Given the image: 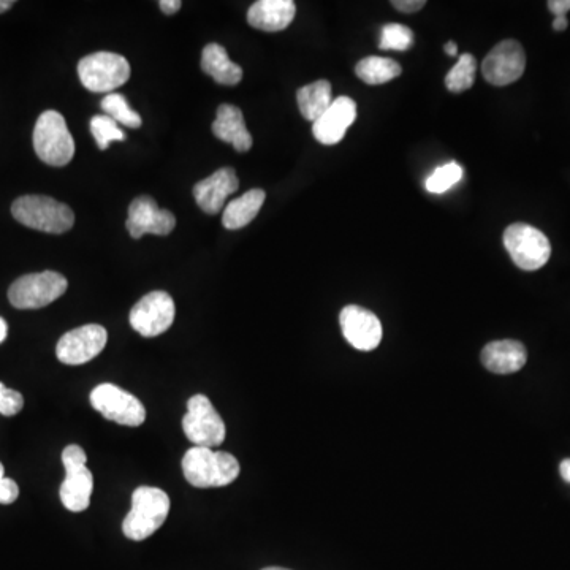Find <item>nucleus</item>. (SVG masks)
<instances>
[{
    "mask_svg": "<svg viewBox=\"0 0 570 570\" xmlns=\"http://www.w3.org/2000/svg\"><path fill=\"white\" fill-rule=\"evenodd\" d=\"M403 69L398 62L388 57L369 56L361 59L355 73L366 84H385L401 75Z\"/></svg>",
    "mask_w": 570,
    "mask_h": 570,
    "instance_id": "nucleus-24",
    "label": "nucleus"
},
{
    "mask_svg": "<svg viewBox=\"0 0 570 570\" xmlns=\"http://www.w3.org/2000/svg\"><path fill=\"white\" fill-rule=\"evenodd\" d=\"M526 69V54L517 40L494 46L482 62L483 78L493 86H507L520 80Z\"/></svg>",
    "mask_w": 570,
    "mask_h": 570,
    "instance_id": "nucleus-13",
    "label": "nucleus"
},
{
    "mask_svg": "<svg viewBox=\"0 0 570 570\" xmlns=\"http://www.w3.org/2000/svg\"><path fill=\"white\" fill-rule=\"evenodd\" d=\"M8 327L4 319H0V342H4L7 338Z\"/></svg>",
    "mask_w": 570,
    "mask_h": 570,
    "instance_id": "nucleus-38",
    "label": "nucleus"
},
{
    "mask_svg": "<svg viewBox=\"0 0 570 570\" xmlns=\"http://www.w3.org/2000/svg\"><path fill=\"white\" fill-rule=\"evenodd\" d=\"M297 102L301 116L308 121L316 122L333 103L331 84L327 80H319L303 86L298 89Z\"/></svg>",
    "mask_w": 570,
    "mask_h": 570,
    "instance_id": "nucleus-23",
    "label": "nucleus"
},
{
    "mask_svg": "<svg viewBox=\"0 0 570 570\" xmlns=\"http://www.w3.org/2000/svg\"><path fill=\"white\" fill-rule=\"evenodd\" d=\"M92 137L97 141V146L102 151L110 146L111 141L126 140V133L119 129V124L113 119L108 118L107 114L103 116H94L91 119Z\"/></svg>",
    "mask_w": 570,
    "mask_h": 570,
    "instance_id": "nucleus-28",
    "label": "nucleus"
},
{
    "mask_svg": "<svg viewBox=\"0 0 570 570\" xmlns=\"http://www.w3.org/2000/svg\"><path fill=\"white\" fill-rule=\"evenodd\" d=\"M567 27H569L567 16H556L555 21H553V29L556 32H563L566 31Z\"/></svg>",
    "mask_w": 570,
    "mask_h": 570,
    "instance_id": "nucleus-35",
    "label": "nucleus"
},
{
    "mask_svg": "<svg viewBox=\"0 0 570 570\" xmlns=\"http://www.w3.org/2000/svg\"><path fill=\"white\" fill-rule=\"evenodd\" d=\"M393 7L401 13H415L425 7V0H393Z\"/></svg>",
    "mask_w": 570,
    "mask_h": 570,
    "instance_id": "nucleus-32",
    "label": "nucleus"
},
{
    "mask_svg": "<svg viewBox=\"0 0 570 570\" xmlns=\"http://www.w3.org/2000/svg\"><path fill=\"white\" fill-rule=\"evenodd\" d=\"M168 513L170 498L164 490L154 487L137 488L132 494V509L122 521V532L127 539L141 542L164 525Z\"/></svg>",
    "mask_w": 570,
    "mask_h": 570,
    "instance_id": "nucleus-2",
    "label": "nucleus"
},
{
    "mask_svg": "<svg viewBox=\"0 0 570 570\" xmlns=\"http://www.w3.org/2000/svg\"><path fill=\"white\" fill-rule=\"evenodd\" d=\"M463 178V170L456 162L437 168L430 178L426 179V190L431 194H444L450 187L460 183Z\"/></svg>",
    "mask_w": 570,
    "mask_h": 570,
    "instance_id": "nucleus-29",
    "label": "nucleus"
},
{
    "mask_svg": "<svg viewBox=\"0 0 570 570\" xmlns=\"http://www.w3.org/2000/svg\"><path fill=\"white\" fill-rule=\"evenodd\" d=\"M297 13L293 0H259L247 12V23L263 32L284 31Z\"/></svg>",
    "mask_w": 570,
    "mask_h": 570,
    "instance_id": "nucleus-19",
    "label": "nucleus"
},
{
    "mask_svg": "<svg viewBox=\"0 0 570 570\" xmlns=\"http://www.w3.org/2000/svg\"><path fill=\"white\" fill-rule=\"evenodd\" d=\"M504 246L520 270H540L550 260V240L536 227L523 222L506 228Z\"/></svg>",
    "mask_w": 570,
    "mask_h": 570,
    "instance_id": "nucleus-8",
    "label": "nucleus"
},
{
    "mask_svg": "<svg viewBox=\"0 0 570 570\" xmlns=\"http://www.w3.org/2000/svg\"><path fill=\"white\" fill-rule=\"evenodd\" d=\"M548 10L555 16H566L570 12V0H550Z\"/></svg>",
    "mask_w": 570,
    "mask_h": 570,
    "instance_id": "nucleus-33",
    "label": "nucleus"
},
{
    "mask_svg": "<svg viewBox=\"0 0 570 570\" xmlns=\"http://www.w3.org/2000/svg\"><path fill=\"white\" fill-rule=\"evenodd\" d=\"M4 464L0 463V479H4Z\"/></svg>",
    "mask_w": 570,
    "mask_h": 570,
    "instance_id": "nucleus-40",
    "label": "nucleus"
},
{
    "mask_svg": "<svg viewBox=\"0 0 570 570\" xmlns=\"http://www.w3.org/2000/svg\"><path fill=\"white\" fill-rule=\"evenodd\" d=\"M24 407V398L21 393L5 387L0 382V414L5 417H13Z\"/></svg>",
    "mask_w": 570,
    "mask_h": 570,
    "instance_id": "nucleus-30",
    "label": "nucleus"
},
{
    "mask_svg": "<svg viewBox=\"0 0 570 570\" xmlns=\"http://www.w3.org/2000/svg\"><path fill=\"white\" fill-rule=\"evenodd\" d=\"M202 70L216 83L235 86L243 80V69L230 61L224 46L209 43L202 53Z\"/></svg>",
    "mask_w": 570,
    "mask_h": 570,
    "instance_id": "nucleus-21",
    "label": "nucleus"
},
{
    "mask_svg": "<svg viewBox=\"0 0 570 570\" xmlns=\"http://www.w3.org/2000/svg\"><path fill=\"white\" fill-rule=\"evenodd\" d=\"M175 301L167 292L156 290L141 298L130 311V325L145 338H156L173 325Z\"/></svg>",
    "mask_w": 570,
    "mask_h": 570,
    "instance_id": "nucleus-11",
    "label": "nucleus"
},
{
    "mask_svg": "<svg viewBox=\"0 0 570 570\" xmlns=\"http://www.w3.org/2000/svg\"><path fill=\"white\" fill-rule=\"evenodd\" d=\"M183 472L192 487L219 488L235 482L240 477L241 466L230 453L192 447L184 455Z\"/></svg>",
    "mask_w": 570,
    "mask_h": 570,
    "instance_id": "nucleus-1",
    "label": "nucleus"
},
{
    "mask_svg": "<svg viewBox=\"0 0 570 570\" xmlns=\"http://www.w3.org/2000/svg\"><path fill=\"white\" fill-rule=\"evenodd\" d=\"M69 282L56 271L32 273L16 279L8 289V300L16 309H40L64 295Z\"/></svg>",
    "mask_w": 570,
    "mask_h": 570,
    "instance_id": "nucleus-7",
    "label": "nucleus"
},
{
    "mask_svg": "<svg viewBox=\"0 0 570 570\" xmlns=\"http://www.w3.org/2000/svg\"><path fill=\"white\" fill-rule=\"evenodd\" d=\"M444 50L445 53L453 57L456 56V53H458V46H456V43L453 42L445 43Z\"/></svg>",
    "mask_w": 570,
    "mask_h": 570,
    "instance_id": "nucleus-37",
    "label": "nucleus"
},
{
    "mask_svg": "<svg viewBox=\"0 0 570 570\" xmlns=\"http://www.w3.org/2000/svg\"><path fill=\"white\" fill-rule=\"evenodd\" d=\"M214 137L225 143H232L238 152H247L252 148V135L246 127L243 111L235 105H221L213 122Z\"/></svg>",
    "mask_w": 570,
    "mask_h": 570,
    "instance_id": "nucleus-20",
    "label": "nucleus"
},
{
    "mask_svg": "<svg viewBox=\"0 0 570 570\" xmlns=\"http://www.w3.org/2000/svg\"><path fill=\"white\" fill-rule=\"evenodd\" d=\"M181 0H162L159 2V7L165 15H175L181 10Z\"/></svg>",
    "mask_w": 570,
    "mask_h": 570,
    "instance_id": "nucleus-34",
    "label": "nucleus"
},
{
    "mask_svg": "<svg viewBox=\"0 0 570 570\" xmlns=\"http://www.w3.org/2000/svg\"><path fill=\"white\" fill-rule=\"evenodd\" d=\"M34 149L38 159L51 167H64L75 156V140L61 113L45 111L35 122Z\"/></svg>",
    "mask_w": 570,
    "mask_h": 570,
    "instance_id": "nucleus-4",
    "label": "nucleus"
},
{
    "mask_svg": "<svg viewBox=\"0 0 570 570\" xmlns=\"http://www.w3.org/2000/svg\"><path fill=\"white\" fill-rule=\"evenodd\" d=\"M13 5H15L13 0H0V13L8 12Z\"/></svg>",
    "mask_w": 570,
    "mask_h": 570,
    "instance_id": "nucleus-39",
    "label": "nucleus"
},
{
    "mask_svg": "<svg viewBox=\"0 0 570 570\" xmlns=\"http://www.w3.org/2000/svg\"><path fill=\"white\" fill-rule=\"evenodd\" d=\"M477 61L472 54H463L455 67L445 76V86L453 94L468 91L474 86Z\"/></svg>",
    "mask_w": 570,
    "mask_h": 570,
    "instance_id": "nucleus-26",
    "label": "nucleus"
},
{
    "mask_svg": "<svg viewBox=\"0 0 570 570\" xmlns=\"http://www.w3.org/2000/svg\"><path fill=\"white\" fill-rule=\"evenodd\" d=\"M12 214L19 224L54 235L69 232L75 224V214L69 205L45 195H24L16 198L12 205Z\"/></svg>",
    "mask_w": 570,
    "mask_h": 570,
    "instance_id": "nucleus-3",
    "label": "nucleus"
},
{
    "mask_svg": "<svg viewBox=\"0 0 570 570\" xmlns=\"http://www.w3.org/2000/svg\"><path fill=\"white\" fill-rule=\"evenodd\" d=\"M414 45V32L403 24H387L380 31L379 46L382 50L407 51Z\"/></svg>",
    "mask_w": 570,
    "mask_h": 570,
    "instance_id": "nucleus-27",
    "label": "nucleus"
},
{
    "mask_svg": "<svg viewBox=\"0 0 570 570\" xmlns=\"http://www.w3.org/2000/svg\"><path fill=\"white\" fill-rule=\"evenodd\" d=\"M126 225L133 240H140L146 233L167 236L176 227V217L167 209H160L154 198L143 195L130 203Z\"/></svg>",
    "mask_w": 570,
    "mask_h": 570,
    "instance_id": "nucleus-15",
    "label": "nucleus"
},
{
    "mask_svg": "<svg viewBox=\"0 0 570 570\" xmlns=\"http://www.w3.org/2000/svg\"><path fill=\"white\" fill-rule=\"evenodd\" d=\"M559 472H561V477H563L566 482L570 483V458L569 460H564L559 466Z\"/></svg>",
    "mask_w": 570,
    "mask_h": 570,
    "instance_id": "nucleus-36",
    "label": "nucleus"
},
{
    "mask_svg": "<svg viewBox=\"0 0 570 570\" xmlns=\"http://www.w3.org/2000/svg\"><path fill=\"white\" fill-rule=\"evenodd\" d=\"M86 461L88 456L80 445H69L62 452L65 480L62 482L59 496L65 509L70 512H83L91 504L94 477L86 466Z\"/></svg>",
    "mask_w": 570,
    "mask_h": 570,
    "instance_id": "nucleus-6",
    "label": "nucleus"
},
{
    "mask_svg": "<svg viewBox=\"0 0 570 570\" xmlns=\"http://www.w3.org/2000/svg\"><path fill=\"white\" fill-rule=\"evenodd\" d=\"M483 366L494 374H513L526 365L528 352L520 341L502 339L483 347L480 355Z\"/></svg>",
    "mask_w": 570,
    "mask_h": 570,
    "instance_id": "nucleus-18",
    "label": "nucleus"
},
{
    "mask_svg": "<svg viewBox=\"0 0 570 570\" xmlns=\"http://www.w3.org/2000/svg\"><path fill=\"white\" fill-rule=\"evenodd\" d=\"M357 119V103L346 95L333 100L331 107L312 124V133L319 143L333 146L346 137L347 129Z\"/></svg>",
    "mask_w": 570,
    "mask_h": 570,
    "instance_id": "nucleus-16",
    "label": "nucleus"
},
{
    "mask_svg": "<svg viewBox=\"0 0 570 570\" xmlns=\"http://www.w3.org/2000/svg\"><path fill=\"white\" fill-rule=\"evenodd\" d=\"M240 187V179L233 168H221L213 175L195 184L194 197L197 205L206 214L221 213L230 195Z\"/></svg>",
    "mask_w": 570,
    "mask_h": 570,
    "instance_id": "nucleus-17",
    "label": "nucleus"
},
{
    "mask_svg": "<svg viewBox=\"0 0 570 570\" xmlns=\"http://www.w3.org/2000/svg\"><path fill=\"white\" fill-rule=\"evenodd\" d=\"M265 190L252 189L240 198L228 203L222 214V224L228 230H240L254 221L263 203H265Z\"/></svg>",
    "mask_w": 570,
    "mask_h": 570,
    "instance_id": "nucleus-22",
    "label": "nucleus"
},
{
    "mask_svg": "<svg viewBox=\"0 0 570 570\" xmlns=\"http://www.w3.org/2000/svg\"><path fill=\"white\" fill-rule=\"evenodd\" d=\"M103 113L107 114L108 118L122 124V126L130 127V129H138L141 127V116L137 111L130 108L129 102L126 97L118 92H111V94L103 97L100 103Z\"/></svg>",
    "mask_w": 570,
    "mask_h": 570,
    "instance_id": "nucleus-25",
    "label": "nucleus"
},
{
    "mask_svg": "<svg viewBox=\"0 0 570 570\" xmlns=\"http://www.w3.org/2000/svg\"><path fill=\"white\" fill-rule=\"evenodd\" d=\"M342 335L354 349L371 352L382 342V323L374 312L350 304L339 314Z\"/></svg>",
    "mask_w": 570,
    "mask_h": 570,
    "instance_id": "nucleus-14",
    "label": "nucleus"
},
{
    "mask_svg": "<svg viewBox=\"0 0 570 570\" xmlns=\"http://www.w3.org/2000/svg\"><path fill=\"white\" fill-rule=\"evenodd\" d=\"M78 76L84 88L99 94H111L130 78V64L121 54L100 53L83 57L78 64Z\"/></svg>",
    "mask_w": 570,
    "mask_h": 570,
    "instance_id": "nucleus-5",
    "label": "nucleus"
},
{
    "mask_svg": "<svg viewBox=\"0 0 570 570\" xmlns=\"http://www.w3.org/2000/svg\"><path fill=\"white\" fill-rule=\"evenodd\" d=\"M183 430L195 447H206V449L219 447L227 434L224 420L205 395H195L187 401Z\"/></svg>",
    "mask_w": 570,
    "mask_h": 570,
    "instance_id": "nucleus-9",
    "label": "nucleus"
},
{
    "mask_svg": "<svg viewBox=\"0 0 570 570\" xmlns=\"http://www.w3.org/2000/svg\"><path fill=\"white\" fill-rule=\"evenodd\" d=\"M263 570H289V569H282V567H266Z\"/></svg>",
    "mask_w": 570,
    "mask_h": 570,
    "instance_id": "nucleus-41",
    "label": "nucleus"
},
{
    "mask_svg": "<svg viewBox=\"0 0 570 570\" xmlns=\"http://www.w3.org/2000/svg\"><path fill=\"white\" fill-rule=\"evenodd\" d=\"M107 341V330L102 325L89 323L65 333L57 342L56 355L64 365H84L100 355Z\"/></svg>",
    "mask_w": 570,
    "mask_h": 570,
    "instance_id": "nucleus-12",
    "label": "nucleus"
},
{
    "mask_svg": "<svg viewBox=\"0 0 570 570\" xmlns=\"http://www.w3.org/2000/svg\"><path fill=\"white\" fill-rule=\"evenodd\" d=\"M19 487L15 480L0 479V504H13L18 499Z\"/></svg>",
    "mask_w": 570,
    "mask_h": 570,
    "instance_id": "nucleus-31",
    "label": "nucleus"
},
{
    "mask_svg": "<svg viewBox=\"0 0 570 570\" xmlns=\"http://www.w3.org/2000/svg\"><path fill=\"white\" fill-rule=\"evenodd\" d=\"M91 404L95 411L122 426L145 423L146 409L137 396L113 384H102L92 390Z\"/></svg>",
    "mask_w": 570,
    "mask_h": 570,
    "instance_id": "nucleus-10",
    "label": "nucleus"
}]
</instances>
